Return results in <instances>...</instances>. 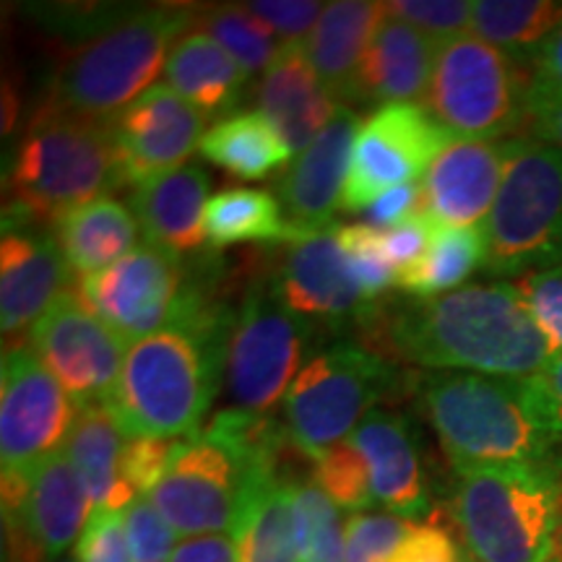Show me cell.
Wrapping results in <instances>:
<instances>
[{
    "label": "cell",
    "instance_id": "47",
    "mask_svg": "<svg viewBox=\"0 0 562 562\" xmlns=\"http://www.w3.org/2000/svg\"><path fill=\"white\" fill-rule=\"evenodd\" d=\"M526 136L531 140L558 146L562 149V91L552 89L550 83L537 79L531 70L529 83V110H526Z\"/></svg>",
    "mask_w": 562,
    "mask_h": 562
},
{
    "label": "cell",
    "instance_id": "19",
    "mask_svg": "<svg viewBox=\"0 0 562 562\" xmlns=\"http://www.w3.org/2000/svg\"><path fill=\"white\" fill-rule=\"evenodd\" d=\"M360 131L355 110L341 104L318 138L281 175L279 199L286 222L302 237L331 229L336 211L344 206L351 151Z\"/></svg>",
    "mask_w": 562,
    "mask_h": 562
},
{
    "label": "cell",
    "instance_id": "10",
    "mask_svg": "<svg viewBox=\"0 0 562 562\" xmlns=\"http://www.w3.org/2000/svg\"><path fill=\"white\" fill-rule=\"evenodd\" d=\"M311 341L313 326L281 302L273 279L252 281L224 347L222 385L229 409L258 417L273 412L307 362Z\"/></svg>",
    "mask_w": 562,
    "mask_h": 562
},
{
    "label": "cell",
    "instance_id": "50",
    "mask_svg": "<svg viewBox=\"0 0 562 562\" xmlns=\"http://www.w3.org/2000/svg\"><path fill=\"white\" fill-rule=\"evenodd\" d=\"M539 398H542L547 414H550L554 430L562 438V351H554L550 362L544 364V370L533 378Z\"/></svg>",
    "mask_w": 562,
    "mask_h": 562
},
{
    "label": "cell",
    "instance_id": "1",
    "mask_svg": "<svg viewBox=\"0 0 562 562\" xmlns=\"http://www.w3.org/2000/svg\"><path fill=\"white\" fill-rule=\"evenodd\" d=\"M393 360L442 372L537 378L552 347L529 311L521 286L467 284L432 300L378 311L364 321Z\"/></svg>",
    "mask_w": 562,
    "mask_h": 562
},
{
    "label": "cell",
    "instance_id": "49",
    "mask_svg": "<svg viewBox=\"0 0 562 562\" xmlns=\"http://www.w3.org/2000/svg\"><path fill=\"white\" fill-rule=\"evenodd\" d=\"M170 562H240V550L235 533H203L180 539Z\"/></svg>",
    "mask_w": 562,
    "mask_h": 562
},
{
    "label": "cell",
    "instance_id": "16",
    "mask_svg": "<svg viewBox=\"0 0 562 562\" xmlns=\"http://www.w3.org/2000/svg\"><path fill=\"white\" fill-rule=\"evenodd\" d=\"M206 115L182 100L170 83H154L138 100L112 115L117 161L123 182L144 186L170 175L201 146Z\"/></svg>",
    "mask_w": 562,
    "mask_h": 562
},
{
    "label": "cell",
    "instance_id": "42",
    "mask_svg": "<svg viewBox=\"0 0 562 562\" xmlns=\"http://www.w3.org/2000/svg\"><path fill=\"white\" fill-rule=\"evenodd\" d=\"M281 40V45H305L326 5L318 0H256L245 5Z\"/></svg>",
    "mask_w": 562,
    "mask_h": 562
},
{
    "label": "cell",
    "instance_id": "39",
    "mask_svg": "<svg viewBox=\"0 0 562 562\" xmlns=\"http://www.w3.org/2000/svg\"><path fill=\"white\" fill-rule=\"evenodd\" d=\"M474 3L467 0H396L385 3V13L417 26L422 34L440 42L456 40L472 30Z\"/></svg>",
    "mask_w": 562,
    "mask_h": 562
},
{
    "label": "cell",
    "instance_id": "53",
    "mask_svg": "<svg viewBox=\"0 0 562 562\" xmlns=\"http://www.w3.org/2000/svg\"><path fill=\"white\" fill-rule=\"evenodd\" d=\"M53 562H79V560H76V558H68V554H66V558H58V560H53Z\"/></svg>",
    "mask_w": 562,
    "mask_h": 562
},
{
    "label": "cell",
    "instance_id": "22",
    "mask_svg": "<svg viewBox=\"0 0 562 562\" xmlns=\"http://www.w3.org/2000/svg\"><path fill=\"white\" fill-rule=\"evenodd\" d=\"M258 108L292 154H300L331 123L339 102L328 94L315 74L305 45H281L258 89Z\"/></svg>",
    "mask_w": 562,
    "mask_h": 562
},
{
    "label": "cell",
    "instance_id": "28",
    "mask_svg": "<svg viewBox=\"0 0 562 562\" xmlns=\"http://www.w3.org/2000/svg\"><path fill=\"white\" fill-rule=\"evenodd\" d=\"M136 235V214L110 195L76 206L55 222V237L63 256L70 271L81 279L123 261L131 250L138 248Z\"/></svg>",
    "mask_w": 562,
    "mask_h": 562
},
{
    "label": "cell",
    "instance_id": "7",
    "mask_svg": "<svg viewBox=\"0 0 562 562\" xmlns=\"http://www.w3.org/2000/svg\"><path fill=\"white\" fill-rule=\"evenodd\" d=\"M484 269L529 277L562 266V149L510 138L495 206L482 224Z\"/></svg>",
    "mask_w": 562,
    "mask_h": 562
},
{
    "label": "cell",
    "instance_id": "15",
    "mask_svg": "<svg viewBox=\"0 0 562 562\" xmlns=\"http://www.w3.org/2000/svg\"><path fill=\"white\" fill-rule=\"evenodd\" d=\"M125 344L70 290L53 302L30 331V349L58 378L76 406L108 402L128 357L131 347Z\"/></svg>",
    "mask_w": 562,
    "mask_h": 562
},
{
    "label": "cell",
    "instance_id": "34",
    "mask_svg": "<svg viewBox=\"0 0 562 562\" xmlns=\"http://www.w3.org/2000/svg\"><path fill=\"white\" fill-rule=\"evenodd\" d=\"M297 508L300 562H344L347 554V524L339 505L311 476L294 484Z\"/></svg>",
    "mask_w": 562,
    "mask_h": 562
},
{
    "label": "cell",
    "instance_id": "40",
    "mask_svg": "<svg viewBox=\"0 0 562 562\" xmlns=\"http://www.w3.org/2000/svg\"><path fill=\"white\" fill-rule=\"evenodd\" d=\"M125 529H128L133 562H170L180 542L149 497H136L125 508Z\"/></svg>",
    "mask_w": 562,
    "mask_h": 562
},
{
    "label": "cell",
    "instance_id": "38",
    "mask_svg": "<svg viewBox=\"0 0 562 562\" xmlns=\"http://www.w3.org/2000/svg\"><path fill=\"white\" fill-rule=\"evenodd\" d=\"M409 518L393 513H351L344 562H389L414 529Z\"/></svg>",
    "mask_w": 562,
    "mask_h": 562
},
{
    "label": "cell",
    "instance_id": "20",
    "mask_svg": "<svg viewBox=\"0 0 562 562\" xmlns=\"http://www.w3.org/2000/svg\"><path fill=\"white\" fill-rule=\"evenodd\" d=\"M74 277L58 237L11 227L0 243V323L5 341L30 334Z\"/></svg>",
    "mask_w": 562,
    "mask_h": 562
},
{
    "label": "cell",
    "instance_id": "2",
    "mask_svg": "<svg viewBox=\"0 0 562 562\" xmlns=\"http://www.w3.org/2000/svg\"><path fill=\"white\" fill-rule=\"evenodd\" d=\"M419 396L453 472L521 467L560 453L562 438L533 378L438 372L422 378Z\"/></svg>",
    "mask_w": 562,
    "mask_h": 562
},
{
    "label": "cell",
    "instance_id": "23",
    "mask_svg": "<svg viewBox=\"0 0 562 562\" xmlns=\"http://www.w3.org/2000/svg\"><path fill=\"white\" fill-rule=\"evenodd\" d=\"M383 19L385 3L336 0L326 3V11L307 37V58L323 87L339 104H360L362 63Z\"/></svg>",
    "mask_w": 562,
    "mask_h": 562
},
{
    "label": "cell",
    "instance_id": "11",
    "mask_svg": "<svg viewBox=\"0 0 562 562\" xmlns=\"http://www.w3.org/2000/svg\"><path fill=\"white\" fill-rule=\"evenodd\" d=\"M76 406L58 378L30 347H5L0 368V467L26 480L42 461L66 448Z\"/></svg>",
    "mask_w": 562,
    "mask_h": 562
},
{
    "label": "cell",
    "instance_id": "4",
    "mask_svg": "<svg viewBox=\"0 0 562 562\" xmlns=\"http://www.w3.org/2000/svg\"><path fill=\"white\" fill-rule=\"evenodd\" d=\"M227 341L191 328H165L131 344L121 381L104 406L125 438L182 440L199 432L216 385Z\"/></svg>",
    "mask_w": 562,
    "mask_h": 562
},
{
    "label": "cell",
    "instance_id": "14",
    "mask_svg": "<svg viewBox=\"0 0 562 562\" xmlns=\"http://www.w3.org/2000/svg\"><path fill=\"white\" fill-rule=\"evenodd\" d=\"M186 281L180 256L146 243L110 269L79 279V297L112 331L136 344L178 321Z\"/></svg>",
    "mask_w": 562,
    "mask_h": 562
},
{
    "label": "cell",
    "instance_id": "8",
    "mask_svg": "<svg viewBox=\"0 0 562 562\" xmlns=\"http://www.w3.org/2000/svg\"><path fill=\"white\" fill-rule=\"evenodd\" d=\"M531 66L476 34L440 42L427 110L459 138L503 140L524 133Z\"/></svg>",
    "mask_w": 562,
    "mask_h": 562
},
{
    "label": "cell",
    "instance_id": "21",
    "mask_svg": "<svg viewBox=\"0 0 562 562\" xmlns=\"http://www.w3.org/2000/svg\"><path fill=\"white\" fill-rule=\"evenodd\" d=\"M370 469L372 501L385 513L422 521L430 510L425 463L409 419L398 412L375 409L349 438Z\"/></svg>",
    "mask_w": 562,
    "mask_h": 562
},
{
    "label": "cell",
    "instance_id": "26",
    "mask_svg": "<svg viewBox=\"0 0 562 562\" xmlns=\"http://www.w3.org/2000/svg\"><path fill=\"white\" fill-rule=\"evenodd\" d=\"M294 484L284 463L263 469L245 495L235 526L240 562H300Z\"/></svg>",
    "mask_w": 562,
    "mask_h": 562
},
{
    "label": "cell",
    "instance_id": "9",
    "mask_svg": "<svg viewBox=\"0 0 562 562\" xmlns=\"http://www.w3.org/2000/svg\"><path fill=\"white\" fill-rule=\"evenodd\" d=\"M396 389L385 357L357 344H328L294 378L284 398V430L302 453L318 461L349 440L360 422Z\"/></svg>",
    "mask_w": 562,
    "mask_h": 562
},
{
    "label": "cell",
    "instance_id": "25",
    "mask_svg": "<svg viewBox=\"0 0 562 562\" xmlns=\"http://www.w3.org/2000/svg\"><path fill=\"white\" fill-rule=\"evenodd\" d=\"M438 42L402 19H385L378 26L360 74V102H414L430 89Z\"/></svg>",
    "mask_w": 562,
    "mask_h": 562
},
{
    "label": "cell",
    "instance_id": "27",
    "mask_svg": "<svg viewBox=\"0 0 562 562\" xmlns=\"http://www.w3.org/2000/svg\"><path fill=\"white\" fill-rule=\"evenodd\" d=\"M125 440L128 438L108 406H79L66 453L94 508L125 510L138 497L123 476Z\"/></svg>",
    "mask_w": 562,
    "mask_h": 562
},
{
    "label": "cell",
    "instance_id": "32",
    "mask_svg": "<svg viewBox=\"0 0 562 562\" xmlns=\"http://www.w3.org/2000/svg\"><path fill=\"white\" fill-rule=\"evenodd\" d=\"M484 232L482 227H438L432 245L417 263L396 271L398 290L414 300H432L440 294L461 290L463 281L476 269H484Z\"/></svg>",
    "mask_w": 562,
    "mask_h": 562
},
{
    "label": "cell",
    "instance_id": "43",
    "mask_svg": "<svg viewBox=\"0 0 562 562\" xmlns=\"http://www.w3.org/2000/svg\"><path fill=\"white\" fill-rule=\"evenodd\" d=\"M518 286H521L539 328L550 341L552 355L562 351V266L529 273V277L518 281Z\"/></svg>",
    "mask_w": 562,
    "mask_h": 562
},
{
    "label": "cell",
    "instance_id": "44",
    "mask_svg": "<svg viewBox=\"0 0 562 562\" xmlns=\"http://www.w3.org/2000/svg\"><path fill=\"white\" fill-rule=\"evenodd\" d=\"M180 440L128 438L123 451V476L138 497H146L165 474Z\"/></svg>",
    "mask_w": 562,
    "mask_h": 562
},
{
    "label": "cell",
    "instance_id": "33",
    "mask_svg": "<svg viewBox=\"0 0 562 562\" xmlns=\"http://www.w3.org/2000/svg\"><path fill=\"white\" fill-rule=\"evenodd\" d=\"M560 24L562 3L552 0H476L472 11V34L529 66Z\"/></svg>",
    "mask_w": 562,
    "mask_h": 562
},
{
    "label": "cell",
    "instance_id": "51",
    "mask_svg": "<svg viewBox=\"0 0 562 562\" xmlns=\"http://www.w3.org/2000/svg\"><path fill=\"white\" fill-rule=\"evenodd\" d=\"M531 70L537 79H542L552 89L562 91V24L544 40V45L533 55Z\"/></svg>",
    "mask_w": 562,
    "mask_h": 562
},
{
    "label": "cell",
    "instance_id": "41",
    "mask_svg": "<svg viewBox=\"0 0 562 562\" xmlns=\"http://www.w3.org/2000/svg\"><path fill=\"white\" fill-rule=\"evenodd\" d=\"M79 562H133L125 510L94 508L79 542H76Z\"/></svg>",
    "mask_w": 562,
    "mask_h": 562
},
{
    "label": "cell",
    "instance_id": "52",
    "mask_svg": "<svg viewBox=\"0 0 562 562\" xmlns=\"http://www.w3.org/2000/svg\"><path fill=\"white\" fill-rule=\"evenodd\" d=\"M552 562H562V518H560V529H558V547H554V560Z\"/></svg>",
    "mask_w": 562,
    "mask_h": 562
},
{
    "label": "cell",
    "instance_id": "29",
    "mask_svg": "<svg viewBox=\"0 0 562 562\" xmlns=\"http://www.w3.org/2000/svg\"><path fill=\"white\" fill-rule=\"evenodd\" d=\"M167 83L203 115H224L243 100L248 70L206 32H188L165 66Z\"/></svg>",
    "mask_w": 562,
    "mask_h": 562
},
{
    "label": "cell",
    "instance_id": "24",
    "mask_svg": "<svg viewBox=\"0 0 562 562\" xmlns=\"http://www.w3.org/2000/svg\"><path fill=\"white\" fill-rule=\"evenodd\" d=\"M209 203V175L186 165L133 188L131 206L149 245L182 256L195 252L206 240L203 214Z\"/></svg>",
    "mask_w": 562,
    "mask_h": 562
},
{
    "label": "cell",
    "instance_id": "48",
    "mask_svg": "<svg viewBox=\"0 0 562 562\" xmlns=\"http://www.w3.org/2000/svg\"><path fill=\"white\" fill-rule=\"evenodd\" d=\"M419 209H422V188L419 182H412V186L389 191L378 201H372L370 206H364L362 224H368V227L378 232H385V229L398 227V224L409 220L412 214H417Z\"/></svg>",
    "mask_w": 562,
    "mask_h": 562
},
{
    "label": "cell",
    "instance_id": "54",
    "mask_svg": "<svg viewBox=\"0 0 562 562\" xmlns=\"http://www.w3.org/2000/svg\"><path fill=\"white\" fill-rule=\"evenodd\" d=\"M3 562H11V560H3Z\"/></svg>",
    "mask_w": 562,
    "mask_h": 562
},
{
    "label": "cell",
    "instance_id": "46",
    "mask_svg": "<svg viewBox=\"0 0 562 562\" xmlns=\"http://www.w3.org/2000/svg\"><path fill=\"white\" fill-rule=\"evenodd\" d=\"M435 229H438V224L419 209L417 214H412L409 220L398 224V227L381 232V250L385 261H389L396 271L404 269V266L417 263L419 258L430 250Z\"/></svg>",
    "mask_w": 562,
    "mask_h": 562
},
{
    "label": "cell",
    "instance_id": "37",
    "mask_svg": "<svg viewBox=\"0 0 562 562\" xmlns=\"http://www.w3.org/2000/svg\"><path fill=\"white\" fill-rule=\"evenodd\" d=\"M336 240L347 250L351 271H355L357 281H360L364 297L375 305L378 297L396 284V269L385 261L381 250V232L368 227V224H344V227H334Z\"/></svg>",
    "mask_w": 562,
    "mask_h": 562
},
{
    "label": "cell",
    "instance_id": "6",
    "mask_svg": "<svg viewBox=\"0 0 562 562\" xmlns=\"http://www.w3.org/2000/svg\"><path fill=\"white\" fill-rule=\"evenodd\" d=\"M191 21L182 5L125 11L60 63L45 104L89 117L117 115L154 87Z\"/></svg>",
    "mask_w": 562,
    "mask_h": 562
},
{
    "label": "cell",
    "instance_id": "3",
    "mask_svg": "<svg viewBox=\"0 0 562 562\" xmlns=\"http://www.w3.org/2000/svg\"><path fill=\"white\" fill-rule=\"evenodd\" d=\"M451 516L474 562H552L562 518V456L456 472Z\"/></svg>",
    "mask_w": 562,
    "mask_h": 562
},
{
    "label": "cell",
    "instance_id": "31",
    "mask_svg": "<svg viewBox=\"0 0 562 562\" xmlns=\"http://www.w3.org/2000/svg\"><path fill=\"white\" fill-rule=\"evenodd\" d=\"M203 232L211 248L240 243H294L302 237L286 222L279 199L252 188H227L211 195L203 214Z\"/></svg>",
    "mask_w": 562,
    "mask_h": 562
},
{
    "label": "cell",
    "instance_id": "18",
    "mask_svg": "<svg viewBox=\"0 0 562 562\" xmlns=\"http://www.w3.org/2000/svg\"><path fill=\"white\" fill-rule=\"evenodd\" d=\"M510 138H459L442 149L422 178V211L438 227H482L495 206Z\"/></svg>",
    "mask_w": 562,
    "mask_h": 562
},
{
    "label": "cell",
    "instance_id": "35",
    "mask_svg": "<svg viewBox=\"0 0 562 562\" xmlns=\"http://www.w3.org/2000/svg\"><path fill=\"white\" fill-rule=\"evenodd\" d=\"M201 32L216 40L248 74L269 70L281 45L273 40V32L256 19L245 5H214L201 13Z\"/></svg>",
    "mask_w": 562,
    "mask_h": 562
},
{
    "label": "cell",
    "instance_id": "12",
    "mask_svg": "<svg viewBox=\"0 0 562 562\" xmlns=\"http://www.w3.org/2000/svg\"><path fill=\"white\" fill-rule=\"evenodd\" d=\"M451 138L453 133L419 104H381L357 131L344 209L362 211L389 191L425 178L427 167Z\"/></svg>",
    "mask_w": 562,
    "mask_h": 562
},
{
    "label": "cell",
    "instance_id": "45",
    "mask_svg": "<svg viewBox=\"0 0 562 562\" xmlns=\"http://www.w3.org/2000/svg\"><path fill=\"white\" fill-rule=\"evenodd\" d=\"M389 562H474L463 550L459 533L448 531V526L432 521H417L409 537L398 544Z\"/></svg>",
    "mask_w": 562,
    "mask_h": 562
},
{
    "label": "cell",
    "instance_id": "17",
    "mask_svg": "<svg viewBox=\"0 0 562 562\" xmlns=\"http://www.w3.org/2000/svg\"><path fill=\"white\" fill-rule=\"evenodd\" d=\"M281 302L302 321L341 326L349 318L368 321L375 305L364 297L351 271L347 250L336 240L334 227L290 243L273 277Z\"/></svg>",
    "mask_w": 562,
    "mask_h": 562
},
{
    "label": "cell",
    "instance_id": "36",
    "mask_svg": "<svg viewBox=\"0 0 562 562\" xmlns=\"http://www.w3.org/2000/svg\"><path fill=\"white\" fill-rule=\"evenodd\" d=\"M313 480L341 510L364 513L370 505H375L368 463L349 440L334 446L315 461Z\"/></svg>",
    "mask_w": 562,
    "mask_h": 562
},
{
    "label": "cell",
    "instance_id": "13",
    "mask_svg": "<svg viewBox=\"0 0 562 562\" xmlns=\"http://www.w3.org/2000/svg\"><path fill=\"white\" fill-rule=\"evenodd\" d=\"M91 505L87 490L70 467L66 448L40 463L26 480L3 476V524L11 562L66 558L79 542Z\"/></svg>",
    "mask_w": 562,
    "mask_h": 562
},
{
    "label": "cell",
    "instance_id": "5",
    "mask_svg": "<svg viewBox=\"0 0 562 562\" xmlns=\"http://www.w3.org/2000/svg\"><path fill=\"white\" fill-rule=\"evenodd\" d=\"M123 186L112 117H89L42 104L11 170L13 227L58 222L68 211Z\"/></svg>",
    "mask_w": 562,
    "mask_h": 562
},
{
    "label": "cell",
    "instance_id": "30",
    "mask_svg": "<svg viewBox=\"0 0 562 562\" xmlns=\"http://www.w3.org/2000/svg\"><path fill=\"white\" fill-rule=\"evenodd\" d=\"M201 157L232 178L263 180L292 157L290 146L263 112H232L201 138Z\"/></svg>",
    "mask_w": 562,
    "mask_h": 562
}]
</instances>
